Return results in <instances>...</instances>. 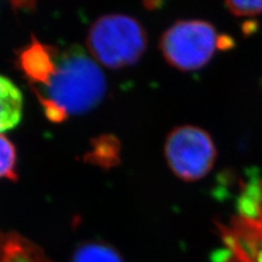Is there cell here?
Returning a JSON list of instances; mask_svg holds the SVG:
<instances>
[{
  "mask_svg": "<svg viewBox=\"0 0 262 262\" xmlns=\"http://www.w3.org/2000/svg\"><path fill=\"white\" fill-rule=\"evenodd\" d=\"M221 35L203 20H179L163 33L160 51L165 61L180 71L203 68L220 49Z\"/></svg>",
  "mask_w": 262,
  "mask_h": 262,
  "instance_id": "obj_3",
  "label": "cell"
},
{
  "mask_svg": "<svg viewBox=\"0 0 262 262\" xmlns=\"http://www.w3.org/2000/svg\"><path fill=\"white\" fill-rule=\"evenodd\" d=\"M3 178L16 182L18 173L15 147L9 139L0 135V179Z\"/></svg>",
  "mask_w": 262,
  "mask_h": 262,
  "instance_id": "obj_10",
  "label": "cell"
},
{
  "mask_svg": "<svg viewBox=\"0 0 262 262\" xmlns=\"http://www.w3.org/2000/svg\"><path fill=\"white\" fill-rule=\"evenodd\" d=\"M228 10L236 16H253L262 12V0H224Z\"/></svg>",
  "mask_w": 262,
  "mask_h": 262,
  "instance_id": "obj_11",
  "label": "cell"
},
{
  "mask_svg": "<svg viewBox=\"0 0 262 262\" xmlns=\"http://www.w3.org/2000/svg\"><path fill=\"white\" fill-rule=\"evenodd\" d=\"M71 262H124V259L112 246L90 242L79 246L73 253Z\"/></svg>",
  "mask_w": 262,
  "mask_h": 262,
  "instance_id": "obj_8",
  "label": "cell"
},
{
  "mask_svg": "<svg viewBox=\"0 0 262 262\" xmlns=\"http://www.w3.org/2000/svg\"><path fill=\"white\" fill-rule=\"evenodd\" d=\"M23 115V96L20 89L0 75V135L14 129Z\"/></svg>",
  "mask_w": 262,
  "mask_h": 262,
  "instance_id": "obj_6",
  "label": "cell"
},
{
  "mask_svg": "<svg viewBox=\"0 0 262 262\" xmlns=\"http://www.w3.org/2000/svg\"><path fill=\"white\" fill-rule=\"evenodd\" d=\"M32 89L46 117L62 122L96 107L105 96L106 80L100 64L82 47H55L51 68Z\"/></svg>",
  "mask_w": 262,
  "mask_h": 262,
  "instance_id": "obj_1",
  "label": "cell"
},
{
  "mask_svg": "<svg viewBox=\"0 0 262 262\" xmlns=\"http://www.w3.org/2000/svg\"><path fill=\"white\" fill-rule=\"evenodd\" d=\"M164 154L168 167L185 182H196L213 168L217 151L213 138L200 127L184 125L167 135Z\"/></svg>",
  "mask_w": 262,
  "mask_h": 262,
  "instance_id": "obj_4",
  "label": "cell"
},
{
  "mask_svg": "<svg viewBox=\"0 0 262 262\" xmlns=\"http://www.w3.org/2000/svg\"><path fill=\"white\" fill-rule=\"evenodd\" d=\"M0 262H53L44 249L16 232H0Z\"/></svg>",
  "mask_w": 262,
  "mask_h": 262,
  "instance_id": "obj_5",
  "label": "cell"
},
{
  "mask_svg": "<svg viewBox=\"0 0 262 262\" xmlns=\"http://www.w3.org/2000/svg\"><path fill=\"white\" fill-rule=\"evenodd\" d=\"M12 6L18 9H33L37 0H10Z\"/></svg>",
  "mask_w": 262,
  "mask_h": 262,
  "instance_id": "obj_12",
  "label": "cell"
},
{
  "mask_svg": "<svg viewBox=\"0 0 262 262\" xmlns=\"http://www.w3.org/2000/svg\"><path fill=\"white\" fill-rule=\"evenodd\" d=\"M86 44L97 63L110 69H121L141 59L146 51L147 36L137 19L113 13L101 16L92 24Z\"/></svg>",
  "mask_w": 262,
  "mask_h": 262,
  "instance_id": "obj_2",
  "label": "cell"
},
{
  "mask_svg": "<svg viewBox=\"0 0 262 262\" xmlns=\"http://www.w3.org/2000/svg\"><path fill=\"white\" fill-rule=\"evenodd\" d=\"M238 208L241 214L252 215L262 221V180L246 185L241 194Z\"/></svg>",
  "mask_w": 262,
  "mask_h": 262,
  "instance_id": "obj_9",
  "label": "cell"
},
{
  "mask_svg": "<svg viewBox=\"0 0 262 262\" xmlns=\"http://www.w3.org/2000/svg\"><path fill=\"white\" fill-rule=\"evenodd\" d=\"M85 160L94 165L108 169L120 163V143L113 136H102L94 141L92 150L85 155Z\"/></svg>",
  "mask_w": 262,
  "mask_h": 262,
  "instance_id": "obj_7",
  "label": "cell"
}]
</instances>
